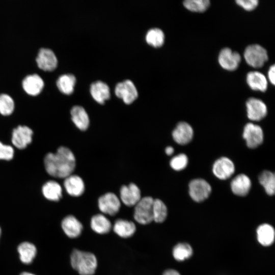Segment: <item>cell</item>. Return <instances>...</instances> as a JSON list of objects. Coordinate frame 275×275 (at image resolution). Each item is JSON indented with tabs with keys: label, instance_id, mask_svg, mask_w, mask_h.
Segmentation results:
<instances>
[{
	"label": "cell",
	"instance_id": "obj_1",
	"mask_svg": "<svg viewBox=\"0 0 275 275\" xmlns=\"http://www.w3.org/2000/svg\"><path fill=\"white\" fill-rule=\"evenodd\" d=\"M44 163L49 175L56 178H65L74 170L76 160L70 149L61 146L56 153H47L44 157Z\"/></svg>",
	"mask_w": 275,
	"mask_h": 275
},
{
	"label": "cell",
	"instance_id": "obj_2",
	"mask_svg": "<svg viewBox=\"0 0 275 275\" xmlns=\"http://www.w3.org/2000/svg\"><path fill=\"white\" fill-rule=\"evenodd\" d=\"M71 268L79 275H93L97 269L98 262L95 255L91 252L74 249L69 256Z\"/></svg>",
	"mask_w": 275,
	"mask_h": 275
},
{
	"label": "cell",
	"instance_id": "obj_3",
	"mask_svg": "<svg viewBox=\"0 0 275 275\" xmlns=\"http://www.w3.org/2000/svg\"><path fill=\"white\" fill-rule=\"evenodd\" d=\"M153 198L147 196L142 198L134 206L133 218L139 224L147 225L153 221Z\"/></svg>",
	"mask_w": 275,
	"mask_h": 275
},
{
	"label": "cell",
	"instance_id": "obj_4",
	"mask_svg": "<svg viewBox=\"0 0 275 275\" xmlns=\"http://www.w3.org/2000/svg\"><path fill=\"white\" fill-rule=\"evenodd\" d=\"M244 58L250 66L260 68L268 60V54L266 49L261 45L252 44L245 49Z\"/></svg>",
	"mask_w": 275,
	"mask_h": 275
},
{
	"label": "cell",
	"instance_id": "obj_5",
	"mask_svg": "<svg viewBox=\"0 0 275 275\" xmlns=\"http://www.w3.org/2000/svg\"><path fill=\"white\" fill-rule=\"evenodd\" d=\"M189 194L196 202H201L208 198L211 187L205 180L197 178L192 180L189 183Z\"/></svg>",
	"mask_w": 275,
	"mask_h": 275
},
{
	"label": "cell",
	"instance_id": "obj_6",
	"mask_svg": "<svg viewBox=\"0 0 275 275\" xmlns=\"http://www.w3.org/2000/svg\"><path fill=\"white\" fill-rule=\"evenodd\" d=\"M98 206L103 214L114 216L119 212L120 209L121 201L114 193L109 192L99 198Z\"/></svg>",
	"mask_w": 275,
	"mask_h": 275
},
{
	"label": "cell",
	"instance_id": "obj_7",
	"mask_svg": "<svg viewBox=\"0 0 275 275\" xmlns=\"http://www.w3.org/2000/svg\"><path fill=\"white\" fill-rule=\"evenodd\" d=\"M243 138L249 148H255L263 141V130L258 125L252 123H247L244 127Z\"/></svg>",
	"mask_w": 275,
	"mask_h": 275
},
{
	"label": "cell",
	"instance_id": "obj_8",
	"mask_svg": "<svg viewBox=\"0 0 275 275\" xmlns=\"http://www.w3.org/2000/svg\"><path fill=\"white\" fill-rule=\"evenodd\" d=\"M60 227L64 234L69 239L78 237L82 233V223L73 215L64 217L60 223Z\"/></svg>",
	"mask_w": 275,
	"mask_h": 275
},
{
	"label": "cell",
	"instance_id": "obj_9",
	"mask_svg": "<svg viewBox=\"0 0 275 275\" xmlns=\"http://www.w3.org/2000/svg\"><path fill=\"white\" fill-rule=\"evenodd\" d=\"M115 93L118 97L122 99L127 104L132 103L138 95L135 85L129 79L117 84L115 87Z\"/></svg>",
	"mask_w": 275,
	"mask_h": 275
},
{
	"label": "cell",
	"instance_id": "obj_10",
	"mask_svg": "<svg viewBox=\"0 0 275 275\" xmlns=\"http://www.w3.org/2000/svg\"><path fill=\"white\" fill-rule=\"evenodd\" d=\"M235 172L233 161L227 157L217 159L212 166V172L215 176L221 180L229 178Z\"/></svg>",
	"mask_w": 275,
	"mask_h": 275
},
{
	"label": "cell",
	"instance_id": "obj_11",
	"mask_svg": "<svg viewBox=\"0 0 275 275\" xmlns=\"http://www.w3.org/2000/svg\"><path fill=\"white\" fill-rule=\"evenodd\" d=\"M120 201L128 207L134 206L141 200V192L139 187L131 183L127 185H123L120 190Z\"/></svg>",
	"mask_w": 275,
	"mask_h": 275
},
{
	"label": "cell",
	"instance_id": "obj_12",
	"mask_svg": "<svg viewBox=\"0 0 275 275\" xmlns=\"http://www.w3.org/2000/svg\"><path fill=\"white\" fill-rule=\"evenodd\" d=\"M247 115L252 121H258L263 119L267 115V108L262 100L250 98L246 102Z\"/></svg>",
	"mask_w": 275,
	"mask_h": 275
},
{
	"label": "cell",
	"instance_id": "obj_13",
	"mask_svg": "<svg viewBox=\"0 0 275 275\" xmlns=\"http://www.w3.org/2000/svg\"><path fill=\"white\" fill-rule=\"evenodd\" d=\"M33 132L26 126H18L12 132V142L13 145L19 149H23L32 141Z\"/></svg>",
	"mask_w": 275,
	"mask_h": 275
},
{
	"label": "cell",
	"instance_id": "obj_14",
	"mask_svg": "<svg viewBox=\"0 0 275 275\" xmlns=\"http://www.w3.org/2000/svg\"><path fill=\"white\" fill-rule=\"evenodd\" d=\"M241 61L239 53L233 51L229 48H224L221 50L218 56V62L224 69L232 71L236 69Z\"/></svg>",
	"mask_w": 275,
	"mask_h": 275
},
{
	"label": "cell",
	"instance_id": "obj_15",
	"mask_svg": "<svg viewBox=\"0 0 275 275\" xmlns=\"http://www.w3.org/2000/svg\"><path fill=\"white\" fill-rule=\"evenodd\" d=\"M17 252L20 262L24 265L31 264L37 254L36 245L28 241L20 242L17 247Z\"/></svg>",
	"mask_w": 275,
	"mask_h": 275
},
{
	"label": "cell",
	"instance_id": "obj_16",
	"mask_svg": "<svg viewBox=\"0 0 275 275\" xmlns=\"http://www.w3.org/2000/svg\"><path fill=\"white\" fill-rule=\"evenodd\" d=\"M194 130L192 127L187 122H179L172 132L174 141L181 145L189 143L193 139Z\"/></svg>",
	"mask_w": 275,
	"mask_h": 275
},
{
	"label": "cell",
	"instance_id": "obj_17",
	"mask_svg": "<svg viewBox=\"0 0 275 275\" xmlns=\"http://www.w3.org/2000/svg\"><path fill=\"white\" fill-rule=\"evenodd\" d=\"M36 62L41 69L51 71L56 68L58 60L52 50L49 48H42L37 56Z\"/></svg>",
	"mask_w": 275,
	"mask_h": 275
},
{
	"label": "cell",
	"instance_id": "obj_18",
	"mask_svg": "<svg viewBox=\"0 0 275 275\" xmlns=\"http://www.w3.org/2000/svg\"><path fill=\"white\" fill-rule=\"evenodd\" d=\"M64 186L66 192L71 196L79 197L85 189L82 179L77 175H70L65 178Z\"/></svg>",
	"mask_w": 275,
	"mask_h": 275
},
{
	"label": "cell",
	"instance_id": "obj_19",
	"mask_svg": "<svg viewBox=\"0 0 275 275\" xmlns=\"http://www.w3.org/2000/svg\"><path fill=\"white\" fill-rule=\"evenodd\" d=\"M251 185V179L243 174L237 175L231 182V188L233 193L238 196H246L250 191Z\"/></svg>",
	"mask_w": 275,
	"mask_h": 275
},
{
	"label": "cell",
	"instance_id": "obj_20",
	"mask_svg": "<svg viewBox=\"0 0 275 275\" xmlns=\"http://www.w3.org/2000/svg\"><path fill=\"white\" fill-rule=\"evenodd\" d=\"M43 86L44 81L37 74L29 75L22 81V87L24 91L31 95H38Z\"/></svg>",
	"mask_w": 275,
	"mask_h": 275
},
{
	"label": "cell",
	"instance_id": "obj_21",
	"mask_svg": "<svg viewBox=\"0 0 275 275\" xmlns=\"http://www.w3.org/2000/svg\"><path fill=\"white\" fill-rule=\"evenodd\" d=\"M71 119L75 126L80 130H86L89 126V116L81 106H74L70 111Z\"/></svg>",
	"mask_w": 275,
	"mask_h": 275
},
{
	"label": "cell",
	"instance_id": "obj_22",
	"mask_svg": "<svg viewBox=\"0 0 275 275\" xmlns=\"http://www.w3.org/2000/svg\"><path fill=\"white\" fill-rule=\"evenodd\" d=\"M113 229L117 235L124 238L132 236L136 231V226L133 222L121 218L115 222Z\"/></svg>",
	"mask_w": 275,
	"mask_h": 275
},
{
	"label": "cell",
	"instance_id": "obj_23",
	"mask_svg": "<svg viewBox=\"0 0 275 275\" xmlns=\"http://www.w3.org/2000/svg\"><path fill=\"white\" fill-rule=\"evenodd\" d=\"M90 90L92 97L100 104H103L110 97L109 88L106 84L102 81L93 82Z\"/></svg>",
	"mask_w": 275,
	"mask_h": 275
},
{
	"label": "cell",
	"instance_id": "obj_24",
	"mask_svg": "<svg viewBox=\"0 0 275 275\" xmlns=\"http://www.w3.org/2000/svg\"><path fill=\"white\" fill-rule=\"evenodd\" d=\"M257 238L259 243L263 246H268L274 242L275 232L273 227L268 224H263L257 229Z\"/></svg>",
	"mask_w": 275,
	"mask_h": 275
},
{
	"label": "cell",
	"instance_id": "obj_25",
	"mask_svg": "<svg viewBox=\"0 0 275 275\" xmlns=\"http://www.w3.org/2000/svg\"><path fill=\"white\" fill-rule=\"evenodd\" d=\"M42 194L49 201L59 202L62 198V188L59 183L50 180L46 182L42 187Z\"/></svg>",
	"mask_w": 275,
	"mask_h": 275
},
{
	"label": "cell",
	"instance_id": "obj_26",
	"mask_svg": "<svg viewBox=\"0 0 275 275\" xmlns=\"http://www.w3.org/2000/svg\"><path fill=\"white\" fill-rule=\"evenodd\" d=\"M91 229L99 234L108 233L112 228L111 222L103 214H97L93 215L90 222Z\"/></svg>",
	"mask_w": 275,
	"mask_h": 275
},
{
	"label": "cell",
	"instance_id": "obj_27",
	"mask_svg": "<svg viewBox=\"0 0 275 275\" xmlns=\"http://www.w3.org/2000/svg\"><path fill=\"white\" fill-rule=\"evenodd\" d=\"M246 82L254 90L264 92L267 88V81L264 74L258 71H251L248 73Z\"/></svg>",
	"mask_w": 275,
	"mask_h": 275
},
{
	"label": "cell",
	"instance_id": "obj_28",
	"mask_svg": "<svg viewBox=\"0 0 275 275\" xmlns=\"http://www.w3.org/2000/svg\"><path fill=\"white\" fill-rule=\"evenodd\" d=\"M76 82L75 77L71 74L61 75L57 81V85L59 90L65 94H71Z\"/></svg>",
	"mask_w": 275,
	"mask_h": 275
},
{
	"label": "cell",
	"instance_id": "obj_29",
	"mask_svg": "<svg viewBox=\"0 0 275 275\" xmlns=\"http://www.w3.org/2000/svg\"><path fill=\"white\" fill-rule=\"evenodd\" d=\"M259 181L267 194L269 196L274 194L275 176L272 172L269 171L262 172L259 175Z\"/></svg>",
	"mask_w": 275,
	"mask_h": 275
},
{
	"label": "cell",
	"instance_id": "obj_30",
	"mask_svg": "<svg viewBox=\"0 0 275 275\" xmlns=\"http://www.w3.org/2000/svg\"><path fill=\"white\" fill-rule=\"evenodd\" d=\"M193 254L191 246L186 242L177 243L174 247L172 252L174 258L178 261H183L189 259Z\"/></svg>",
	"mask_w": 275,
	"mask_h": 275
},
{
	"label": "cell",
	"instance_id": "obj_31",
	"mask_svg": "<svg viewBox=\"0 0 275 275\" xmlns=\"http://www.w3.org/2000/svg\"><path fill=\"white\" fill-rule=\"evenodd\" d=\"M168 214L167 207L166 204L159 199H154L153 204V221L157 223L163 222Z\"/></svg>",
	"mask_w": 275,
	"mask_h": 275
},
{
	"label": "cell",
	"instance_id": "obj_32",
	"mask_svg": "<svg viewBox=\"0 0 275 275\" xmlns=\"http://www.w3.org/2000/svg\"><path fill=\"white\" fill-rule=\"evenodd\" d=\"M146 40L149 44L155 47H160L164 43V33L160 29H151L146 34Z\"/></svg>",
	"mask_w": 275,
	"mask_h": 275
},
{
	"label": "cell",
	"instance_id": "obj_33",
	"mask_svg": "<svg viewBox=\"0 0 275 275\" xmlns=\"http://www.w3.org/2000/svg\"><path fill=\"white\" fill-rule=\"evenodd\" d=\"M184 7L188 10L196 12L206 11L210 5L209 0H186L183 2Z\"/></svg>",
	"mask_w": 275,
	"mask_h": 275
},
{
	"label": "cell",
	"instance_id": "obj_34",
	"mask_svg": "<svg viewBox=\"0 0 275 275\" xmlns=\"http://www.w3.org/2000/svg\"><path fill=\"white\" fill-rule=\"evenodd\" d=\"M14 108V102L11 96L6 94H0V113L7 116L12 114Z\"/></svg>",
	"mask_w": 275,
	"mask_h": 275
},
{
	"label": "cell",
	"instance_id": "obj_35",
	"mask_svg": "<svg viewBox=\"0 0 275 275\" xmlns=\"http://www.w3.org/2000/svg\"><path fill=\"white\" fill-rule=\"evenodd\" d=\"M188 163V158L184 153L174 156L170 162L171 167L174 170L179 171L185 169Z\"/></svg>",
	"mask_w": 275,
	"mask_h": 275
},
{
	"label": "cell",
	"instance_id": "obj_36",
	"mask_svg": "<svg viewBox=\"0 0 275 275\" xmlns=\"http://www.w3.org/2000/svg\"><path fill=\"white\" fill-rule=\"evenodd\" d=\"M14 149L9 145H5L0 142V159L9 160L14 156Z\"/></svg>",
	"mask_w": 275,
	"mask_h": 275
},
{
	"label": "cell",
	"instance_id": "obj_37",
	"mask_svg": "<svg viewBox=\"0 0 275 275\" xmlns=\"http://www.w3.org/2000/svg\"><path fill=\"white\" fill-rule=\"evenodd\" d=\"M236 3L247 11L255 9L258 5V0H237Z\"/></svg>",
	"mask_w": 275,
	"mask_h": 275
},
{
	"label": "cell",
	"instance_id": "obj_38",
	"mask_svg": "<svg viewBox=\"0 0 275 275\" xmlns=\"http://www.w3.org/2000/svg\"><path fill=\"white\" fill-rule=\"evenodd\" d=\"M274 73H275V66L274 65H273L271 66H270L268 72V79L270 82L273 85H274L275 84Z\"/></svg>",
	"mask_w": 275,
	"mask_h": 275
},
{
	"label": "cell",
	"instance_id": "obj_39",
	"mask_svg": "<svg viewBox=\"0 0 275 275\" xmlns=\"http://www.w3.org/2000/svg\"><path fill=\"white\" fill-rule=\"evenodd\" d=\"M162 275H180V274L175 269H168L163 272Z\"/></svg>",
	"mask_w": 275,
	"mask_h": 275
},
{
	"label": "cell",
	"instance_id": "obj_40",
	"mask_svg": "<svg viewBox=\"0 0 275 275\" xmlns=\"http://www.w3.org/2000/svg\"><path fill=\"white\" fill-rule=\"evenodd\" d=\"M174 149L172 146H168L165 149V152L168 155H171L173 154Z\"/></svg>",
	"mask_w": 275,
	"mask_h": 275
},
{
	"label": "cell",
	"instance_id": "obj_41",
	"mask_svg": "<svg viewBox=\"0 0 275 275\" xmlns=\"http://www.w3.org/2000/svg\"><path fill=\"white\" fill-rule=\"evenodd\" d=\"M19 275H36V274L31 272L24 271L21 272L19 274Z\"/></svg>",
	"mask_w": 275,
	"mask_h": 275
},
{
	"label": "cell",
	"instance_id": "obj_42",
	"mask_svg": "<svg viewBox=\"0 0 275 275\" xmlns=\"http://www.w3.org/2000/svg\"><path fill=\"white\" fill-rule=\"evenodd\" d=\"M2 229L0 227V239H1V236H2Z\"/></svg>",
	"mask_w": 275,
	"mask_h": 275
}]
</instances>
